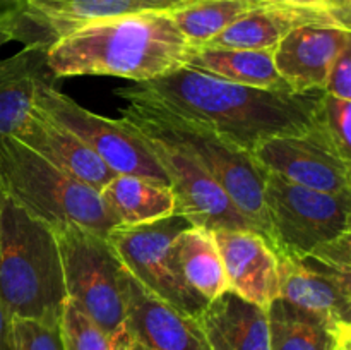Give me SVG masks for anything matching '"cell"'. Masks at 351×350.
I'll list each match as a JSON object with an SVG mask.
<instances>
[{"instance_id":"ac0fdd59","label":"cell","mask_w":351,"mask_h":350,"mask_svg":"<svg viewBox=\"0 0 351 350\" xmlns=\"http://www.w3.org/2000/svg\"><path fill=\"white\" fill-rule=\"evenodd\" d=\"M16 139L50 161L58 170L98 192L117 175L71 130L58 126L36 108H33L27 126Z\"/></svg>"},{"instance_id":"277c9868","label":"cell","mask_w":351,"mask_h":350,"mask_svg":"<svg viewBox=\"0 0 351 350\" xmlns=\"http://www.w3.org/2000/svg\"><path fill=\"white\" fill-rule=\"evenodd\" d=\"M65 299L55 232L5 198L0 209V301L7 316L60 321Z\"/></svg>"},{"instance_id":"52a82bcc","label":"cell","mask_w":351,"mask_h":350,"mask_svg":"<svg viewBox=\"0 0 351 350\" xmlns=\"http://www.w3.org/2000/svg\"><path fill=\"white\" fill-rule=\"evenodd\" d=\"M53 232L67 299L75 302L110 338L125 321L129 275L125 266L106 235L75 225Z\"/></svg>"},{"instance_id":"9c48e42d","label":"cell","mask_w":351,"mask_h":350,"mask_svg":"<svg viewBox=\"0 0 351 350\" xmlns=\"http://www.w3.org/2000/svg\"><path fill=\"white\" fill-rule=\"evenodd\" d=\"M34 108L71 130L115 174L137 175L170 185L146 141L120 119L113 120L86 110L58 91L51 81H41L38 84Z\"/></svg>"},{"instance_id":"6da1fadb","label":"cell","mask_w":351,"mask_h":350,"mask_svg":"<svg viewBox=\"0 0 351 350\" xmlns=\"http://www.w3.org/2000/svg\"><path fill=\"white\" fill-rule=\"evenodd\" d=\"M115 93L120 98L147 100L177 110L249 154L271 137L311 129L326 96L324 89L297 93L237 84L191 65Z\"/></svg>"},{"instance_id":"7a4b0ae2","label":"cell","mask_w":351,"mask_h":350,"mask_svg":"<svg viewBox=\"0 0 351 350\" xmlns=\"http://www.w3.org/2000/svg\"><path fill=\"white\" fill-rule=\"evenodd\" d=\"M192 48L170 10H154L77 27L48 47L47 64L55 79L115 75L146 82L187 65Z\"/></svg>"},{"instance_id":"f1b7e54d","label":"cell","mask_w":351,"mask_h":350,"mask_svg":"<svg viewBox=\"0 0 351 350\" xmlns=\"http://www.w3.org/2000/svg\"><path fill=\"white\" fill-rule=\"evenodd\" d=\"M326 95L351 100V45L336 57L324 84Z\"/></svg>"},{"instance_id":"e575fe53","label":"cell","mask_w":351,"mask_h":350,"mask_svg":"<svg viewBox=\"0 0 351 350\" xmlns=\"http://www.w3.org/2000/svg\"><path fill=\"white\" fill-rule=\"evenodd\" d=\"M7 336H9V316L0 301V350H7Z\"/></svg>"},{"instance_id":"4fadbf2b","label":"cell","mask_w":351,"mask_h":350,"mask_svg":"<svg viewBox=\"0 0 351 350\" xmlns=\"http://www.w3.org/2000/svg\"><path fill=\"white\" fill-rule=\"evenodd\" d=\"M280 297L298 307L351 325V268L322 257H281Z\"/></svg>"},{"instance_id":"8992f818","label":"cell","mask_w":351,"mask_h":350,"mask_svg":"<svg viewBox=\"0 0 351 350\" xmlns=\"http://www.w3.org/2000/svg\"><path fill=\"white\" fill-rule=\"evenodd\" d=\"M266 240L281 257H302L351 233V191L322 192L264 178Z\"/></svg>"},{"instance_id":"603a6c76","label":"cell","mask_w":351,"mask_h":350,"mask_svg":"<svg viewBox=\"0 0 351 350\" xmlns=\"http://www.w3.org/2000/svg\"><path fill=\"white\" fill-rule=\"evenodd\" d=\"M187 65L237 84L293 91L278 74L273 50H239L201 45L192 48Z\"/></svg>"},{"instance_id":"d4e9b609","label":"cell","mask_w":351,"mask_h":350,"mask_svg":"<svg viewBox=\"0 0 351 350\" xmlns=\"http://www.w3.org/2000/svg\"><path fill=\"white\" fill-rule=\"evenodd\" d=\"M259 5H264L259 0H191L170 14L189 43L201 47Z\"/></svg>"},{"instance_id":"5b68a950","label":"cell","mask_w":351,"mask_h":350,"mask_svg":"<svg viewBox=\"0 0 351 350\" xmlns=\"http://www.w3.org/2000/svg\"><path fill=\"white\" fill-rule=\"evenodd\" d=\"M0 189L51 230L75 225L108 235L119 226L98 191L58 170L12 136H0Z\"/></svg>"},{"instance_id":"484cf974","label":"cell","mask_w":351,"mask_h":350,"mask_svg":"<svg viewBox=\"0 0 351 350\" xmlns=\"http://www.w3.org/2000/svg\"><path fill=\"white\" fill-rule=\"evenodd\" d=\"M64 350H110V338L71 299H65L60 316Z\"/></svg>"},{"instance_id":"d6a6232c","label":"cell","mask_w":351,"mask_h":350,"mask_svg":"<svg viewBox=\"0 0 351 350\" xmlns=\"http://www.w3.org/2000/svg\"><path fill=\"white\" fill-rule=\"evenodd\" d=\"M21 9H23V0H0V21L19 16Z\"/></svg>"},{"instance_id":"1f68e13d","label":"cell","mask_w":351,"mask_h":350,"mask_svg":"<svg viewBox=\"0 0 351 350\" xmlns=\"http://www.w3.org/2000/svg\"><path fill=\"white\" fill-rule=\"evenodd\" d=\"M17 19L19 16L0 21V48L17 38Z\"/></svg>"},{"instance_id":"d590c367","label":"cell","mask_w":351,"mask_h":350,"mask_svg":"<svg viewBox=\"0 0 351 350\" xmlns=\"http://www.w3.org/2000/svg\"><path fill=\"white\" fill-rule=\"evenodd\" d=\"M336 350H351V338L345 340V342H343Z\"/></svg>"},{"instance_id":"836d02e7","label":"cell","mask_w":351,"mask_h":350,"mask_svg":"<svg viewBox=\"0 0 351 350\" xmlns=\"http://www.w3.org/2000/svg\"><path fill=\"white\" fill-rule=\"evenodd\" d=\"M263 3H287V5H300V7H326L328 9V0H259ZM335 16V14H332Z\"/></svg>"},{"instance_id":"e0dca14e","label":"cell","mask_w":351,"mask_h":350,"mask_svg":"<svg viewBox=\"0 0 351 350\" xmlns=\"http://www.w3.org/2000/svg\"><path fill=\"white\" fill-rule=\"evenodd\" d=\"M307 24L345 27L326 7L264 3L240 16L235 23L230 24L223 33L206 45L239 50H274L290 31Z\"/></svg>"},{"instance_id":"8d00e7d4","label":"cell","mask_w":351,"mask_h":350,"mask_svg":"<svg viewBox=\"0 0 351 350\" xmlns=\"http://www.w3.org/2000/svg\"><path fill=\"white\" fill-rule=\"evenodd\" d=\"M3 201H5V196H3L2 189H0V209H2V205H3Z\"/></svg>"},{"instance_id":"8fae6325","label":"cell","mask_w":351,"mask_h":350,"mask_svg":"<svg viewBox=\"0 0 351 350\" xmlns=\"http://www.w3.org/2000/svg\"><path fill=\"white\" fill-rule=\"evenodd\" d=\"M130 127V126H129ZM136 130V129H134ZM167 175L175 196V213L192 225L211 232L218 230H256L237 209L221 185L185 151L165 141L136 130Z\"/></svg>"},{"instance_id":"4316f807","label":"cell","mask_w":351,"mask_h":350,"mask_svg":"<svg viewBox=\"0 0 351 350\" xmlns=\"http://www.w3.org/2000/svg\"><path fill=\"white\" fill-rule=\"evenodd\" d=\"M7 350H64L60 321L9 318Z\"/></svg>"},{"instance_id":"ba28073f","label":"cell","mask_w":351,"mask_h":350,"mask_svg":"<svg viewBox=\"0 0 351 350\" xmlns=\"http://www.w3.org/2000/svg\"><path fill=\"white\" fill-rule=\"evenodd\" d=\"M192 223L178 213L136 226L119 225L106 235L130 277L147 292L197 318L208 301L189 287L175 254V237Z\"/></svg>"},{"instance_id":"4dcf8cb0","label":"cell","mask_w":351,"mask_h":350,"mask_svg":"<svg viewBox=\"0 0 351 350\" xmlns=\"http://www.w3.org/2000/svg\"><path fill=\"white\" fill-rule=\"evenodd\" d=\"M328 9L335 14V17L343 24V26L351 30L350 27L351 0H328Z\"/></svg>"},{"instance_id":"2e32d148","label":"cell","mask_w":351,"mask_h":350,"mask_svg":"<svg viewBox=\"0 0 351 350\" xmlns=\"http://www.w3.org/2000/svg\"><path fill=\"white\" fill-rule=\"evenodd\" d=\"M351 45V30L307 24L290 31L273 50L274 67L293 91L324 89L329 69Z\"/></svg>"},{"instance_id":"83f0119b","label":"cell","mask_w":351,"mask_h":350,"mask_svg":"<svg viewBox=\"0 0 351 350\" xmlns=\"http://www.w3.org/2000/svg\"><path fill=\"white\" fill-rule=\"evenodd\" d=\"M319 119L339 153L351 160V100L326 95L322 100Z\"/></svg>"},{"instance_id":"f546056e","label":"cell","mask_w":351,"mask_h":350,"mask_svg":"<svg viewBox=\"0 0 351 350\" xmlns=\"http://www.w3.org/2000/svg\"><path fill=\"white\" fill-rule=\"evenodd\" d=\"M110 350H149L125 328V325L122 328L117 329L112 336H110Z\"/></svg>"},{"instance_id":"7402d4cb","label":"cell","mask_w":351,"mask_h":350,"mask_svg":"<svg viewBox=\"0 0 351 350\" xmlns=\"http://www.w3.org/2000/svg\"><path fill=\"white\" fill-rule=\"evenodd\" d=\"M99 198L123 226L144 225L175 213V196L170 185L137 175L117 174L99 191Z\"/></svg>"},{"instance_id":"3957f363","label":"cell","mask_w":351,"mask_h":350,"mask_svg":"<svg viewBox=\"0 0 351 350\" xmlns=\"http://www.w3.org/2000/svg\"><path fill=\"white\" fill-rule=\"evenodd\" d=\"M120 120L139 132L170 143L194 158L230 196L233 205L266 239L264 178L252 154L237 150L199 120L141 98H123Z\"/></svg>"},{"instance_id":"cb8c5ba5","label":"cell","mask_w":351,"mask_h":350,"mask_svg":"<svg viewBox=\"0 0 351 350\" xmlns=\"http://www.w3.org/2000/svg\"><path fill=\"white\" fill-rule=\"evenodd\" d=\"M175 254L184 280L206 301L228 290L215 232L202 226H187L175 237Z\"/></svg>"},{"instance_id":"7c38bea8","label":"cell","mask_w":351,"mask_h":350,"mask_svg":"<svg viewBox=\"0 0 351 350\" xmlns=\"http://www.w3.org/2000/svg\"><path fill=\"white\" fill-rule=\"evenodd\" d=\"M187 2L191 0H23L16 40L50 47L64 34L96 21L173 10Z\"/></svg>"},{"instance_id":"5bb4252c","label":"cell","mask_w":351,"mask_h":350,"mask_svg":"<svg viewBox=\"0 0 351 350\" xmlns=\"http://www.w3.org/2000/svg\"><path fill=\"white\" fill-rule=\"evenodd\" d=\"M215 239L228 290L269 307L280 297V263L269 242L256 230H218Z\"/></svg>"},{"instance_id":"9a60e30c","label":"cell","mask_w":351,"mask_h":350,"mask_svg":"<svg viewBox=\"0 0 351 350\" xmlns=\"http://www.w3.org/2000/svg\"><path fill=\"white\" fill-rule=\"evenodd\" d=\"M123 325L149 350H211L197 318L158 299L130 275L125 283Z\"/></svg>"},{"instance_id":"30bf717a","label":"cell","mask_w":351,"mask_h":350,"mask_svg":"<svg viewBox=\"0 0 351 350\" xmlns=\"http://www.w3.org/2000/svg\"><path fill=\"white\" fill-rule=\"evenodd\" d=\"M252 158L266 174L290 184L322 192L351 191V160L339 153L321 119L305 132L264 141Z\"/></svg>"},{"instance_id":"ffe728a7","label":"cell","mask_w":351,"mask_h":350,"mask_svg":"<svg viewBox=\"0 0 351 350\" xmlns=\"http://www.w3.org/2000/svg\"><path fill=\"white\" fill-rule=\"evenodd\" d=\"M45 45H24L21 51L0 60V136L17 137L34 108L41 81H51Z\"/></svg>"},{"instance_id":"44dd1931","label":"cell","mask_w":351,"mask_h":350,"mask_svg":"<svg viewBox=\"0 0 351 350\" xmlns=\"http://www.w3.org/2000/svg\"><path fill=\"white\" fill-rule=\"evenodd\" d=\"M271 350H336L351 338V325L298 307L283 297L267 307Z\"/></svg>"},{"instance_id":"d6986e66","label":"cell","mask_w":351,"mask_h":350,"mask_svg":"<svg viewBox=\"0 0 351 350\" xmlns=\"http://www.w3.org/2000/svg\"><path fill=\"white\" fill-rule=\"evenodd\" d=\"M197 321L211 350H271L267 309L232 290L209 301Z\"/></svg>"}]
</instances>
